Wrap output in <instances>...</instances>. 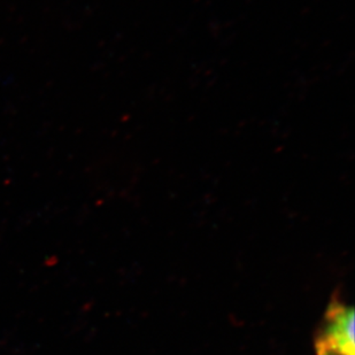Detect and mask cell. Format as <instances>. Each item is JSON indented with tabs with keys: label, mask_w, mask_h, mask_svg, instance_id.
<instances>
[{
	"label": "cell",
	"mask_w": 355,
	"mask_h": 355,
	"mask_svg": "<svg viewBox=\"0 0 355 355\" xmlns=\"http://www.w3.org/2000/svg\"><path fill=\"white\" fill-rule=\"evenodd\" d=\"M354 309L332 295L314 335L316 355H355Z\"/></svg>",
	"instance_id": "6da1fadb"
}]
</instances>
